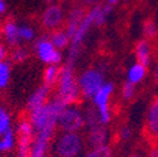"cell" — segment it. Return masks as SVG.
Instances as JSON below:
<instances>
[{
	"label": "cell",
	"mask_w": 158,
	"mask_h": 157,
	"mask_svg": "<svg viewBox=\"0 0 158 157\" xmlns=\"http://www.w3.org/2000/svg\"><path fill=\"white\" fill-rule=\"evenodd\" d=\"M64 107L65 104L54 97L50 98L44 106L29 111L28 118L35 129V134H40L53 140L58 128L59 116Z\"/></svg>",
	"instance_id": "obj_1"
},
{
	"label": "cell",
	"mask_w": 158,
	"mask_h": 157,
	"mask_svg": "<svg viewBox=\"0 0 158 157\" xmlns=\"http://www.w3.org/2000/svg\"><path fill=\"white\" fill-rule=\"evenodd\" d=\"M55 98H58L65 106L77 104L82 98L81 88L78 83V77L75 75L74 67L69 64H64L60 67V75L56 83Z\"/></svg>",
	"instance_id": "obj_2"
},
{
	"label": "cell",
	"mask_w": 158,
	"mask_h": 157,
	"mask_svg": "<svg viewBox=\"0 0 158 157\" xmlns=\"http://www.w3.org/2000/svg\"><path fill=\"white\" fill-rule=\"evenodd\" d=\"M85 146V140L81 132H60L52 145L55 157H78Z\"/></svg>",
	"instance_id": "obj_3"
},
{
	"label": "cell",
	"mask_w": 158,
	"mask_h": 157,
	"mask_svg": "<svg viewBox=\"0 0 158 157\" xmlns=\"http://www.w3.org/2000/svg\"><path fill=\"white\" fill-rule=\"evenodd\" d=\"M106 70L99 67L88 68L83 70L78 77V83L81 88L82 98L84 100H92L95 92L106 83Z\"/></svg>",
	"instance_id": "obj_4"
},
{
	"label": "cell",
	"mask_w": 158,
	"mask_h": 157,
	"mask_svg": "<svg viewBox=\"0 0 158 157\" xmlns=\"http://www.w3.org/2000/svg\"><path fill=\"white\" fill-rule=\"evenodd\" d=\"M115 86L113 82H106L92 97V104L98 111L101 123L107 126L112 121V109H110V98L114 93Z\"/></svg>",
	"instance_id": "obj_5"
},
{
	"label": "cell",
	"mask_w": 158,
	"mask_h": 157,
	"mask_svg": "<svg viewBox=\"0 0 158 157\" xmlns=\"http://www.w3.org/2000/svg\"><path fill=\"white\" fill-rule=\"evenodd\" d=\"M85 127L84 112L78 104L65 106L59 116L58 128L60 132H81Z\"/></svg>",
	"instance_id": "obj_6"
},
{
	"label": "cell",
	"mask_w": 158,
	"mask_h": 157,
	"mask_svg": "<svg viewBox=\"0 0 158 157\" xmlns=\"http://www.w3.org/2000/svg\"><path fill=\"white\" fill-rule=\"evenodd\" d=\"M34 52L39 61L43 62L44 64H55L59 66L63 61V54L62 50L56 49L53 43L50 42L49 35H44L38 38L34 43Z\"/></svg>",
	"instance_id": "obj_7"
},
{
	"label": "cell",
	"mask_w": 158,
	"mask_h": 157,
	"mask_svg": "<svg viewBox=\"0 0 158 157\" xmlns=\"http://www.w3.org/2000/svg\"><path fill=\"white\" fill-rule=\"evenodd\" d=\"M35 137V129L29 118H23L16 127V157H29L31 143Z\"/></svg>",
	"instance_id": "obj_8"
},
{
	"label": "cell",
	"mask_w": 158,
	"mask_h": 157,
	"mask_svg": "<svg viewBox=\"0 0 158 157\" xmlns=\"http://www.w3.org/2000/svg\"><path fill=\"white\" fill-rule=\"evenodd\" d=\"M65 22V13L62 5L59 4H50L45 8L42 15V25L47 30H55L60 29Z\"/></svg>",
	"instance_id": "obj_9"
},
{
	"label": "cell",
	"mask_w": 158,
	"mask_h": 157,
	"mask_svg": "<svg viewBox=\"0 0 158 157\" xmlns=\"http://www.w3.org/2000/svg\"><path fill=\"white\" fill-rule=\"evenodd\" d=\"M144 131L151 138H158V95L154 97V100L148 107L144 122Z\"/></svg>",
	"instance_id": "obj_10"
},
{
	"label": "cell",
	"mask_w": 158,
	"mask_h": 157,
	"mask_svg": "<svg viewBox=\"0 0 158 157\" xmlns=\"http://www.w3.org/2000/svg\"><path fill=\"white\" fill-rule=\"evenodd\" d=\"M88 10L85 9L84 5H75L73 6L69 13H68V16H67V20H65V32L68 33V35L72 36L75 34L78 27L81 25V23L83 22V19L85 18Z\"/></svg>",
	"instance_id": "obj_11"
},
{
	"label": "cell",
	"mask_w": 158,
	"mask_h": 157,
	"mask_svg": "<svg viewBox=\"0 0 158 157\" xmlns=\"http://www.w3.org/2000/svg\"><path fill=\"white\" fill-rule=\"evenodd\" d=\"M108 140H109V132L107 127L103 125L88 129L85 136V142L89 146V148L108 145Z\"/></svg>",
	"instance_id": "obj_12"
},
{
	"label": "cell",
	"mask_w": 158,
	"mask_h": 157,
	"mask_svg": "<svg viewBox=\"0 0 158 157\" xmlns=\"http://www.w3.org/2000/svg\"><path fill=\"white\" fill-rule=\"evenodd\" d=\"M50 87L43 84L40 87H38L28 98V102H27V109L28 111H33L35 108H39L44 106L49 100H50Z\"/></svg>",
	"instance_id": "obj_13"
},
{
	"label": "cell",
	"mask_w": 158,
	"mask_h": 157,
	"mask_svg": "<svg viewBox=\"0 0 158 157\" xmlns=\"http://www.w3.org/2000/svg\"><path fill=\"white\" fill-rule=\"evenodd\" d=\"M134 55L138 63H141L142 66L148 68L152 63V55H153L151 42L147 40V39H142V40L138 42L134 47Z\"/></svg>",
	"instance_id": "obj_14"
},
{
	"label": "cell",
	"mask_w": 158,
	"mask_h": 157,
	"mask_svg": "<svg viewBox=\"0 0 158 157\" xmlns=\"http://www.w3.org/2000/svg\"><path fill=\"white\" fill-rule=\"evenodd\" d=\"M2 30H3V39L9 47L15 48L18 45H20L22 40H20V35H19V24L18 23H15L13 20H8L2 27Z\"/></svg>",
	"instance_id": "obj_15"
},
{
	"label": "cell",
	"mask_w": 158,
	"mask_h": 157,
	"mask_svg": "<svg viewBox=\"0 0 158 157\" xmlns=\"http://www.w3.org/2000/svg\"><path fill=\"white\" fill-rule=\"evenodd\" d=\"M147 67L142 66L141 63L135 62L134 64H132L128 70H127V74H126V81L129 82V83H133V84H139L141 82L144 81V78L147 77Z\"/></svg>",
	"instance_id": "obj_16"
},
{
	"label": "cell",
	"mask_w": 158,
	"mask_h": 157,
	"mask_svg": "<svg viewBox=\"0 0 158 157\" xmlns=\"http://www.w3.org/2000/svg\"><path fill=\"white\" fill-rule=\"evenodd\" d=\"M49 39H50V42L53 43V45L59 50L67 49L69 47V44H70V36L68 35L65 29H62V28L50 32Z\"/></svg>",
	"instance_id": "obj_17"
},
{
	"label": "cell",
	"mask_w": 158,
	"mask_h": 157,
	"mask_svg": "<svg viewBox=\"0 0 158 157\" xmlns=\"http://www.w3.org/2000/svg\"><path fill=\"white\" fill-rule=\"evenodd\" d=\"M59 75H60V67L55 66V64L47 66L43 72V84H45L50 88L53 86H56V83L59 81Z\"/></svg>",
	"instance_id": "obj_18"
},
{
	"label": "cell",
	"mask_w": 158,
	"mask_h": 157,
	"mask_svg": "<svg viewBox=\"0 0 158 157\" xmlns=\"http://www.w3.org/2000/svg\"><path fill=\"white\" fill-rule=\"evenodd\" d=\"M83 112H84V122H85L87 129H90V128H94V127H98L102 125L98 111L95 109V107L93 104L88 106Z\"/></svg>",
	"instance_id": "obj_19"
},
{
	"label": "cell",
	"mask_w": 158,
	"mask_h": 157,
	"mask_svg": "<svg viewBox=\"0 0 158 157\" xmlns=\"http://www.w3.org/2000/svg\"><path fill=\"white\" fill-rule=\"evenodd\" d=\"M16 145V134L14 131H9L0 136V153H8L10 152Z\"/></svg>",
	"instance_id": "obj_20"
},
{
	"label": "cell",
	"mask_w": 158,
	"mask_h": 157,
	"mask_svg": "<svg viewBox=\"0 0 158 157\" xmlns=\"http://www.w3.org/2000/svg\"><path fill=\"white\" fill-rule=\"evenodd\" d=\"M142 33H143L144 39H147L149 42L154 40L158 36V27L153 19H146L143 23V27H142Z\"/></svg>",
	"instance_id": "obj_21"
},
{
	"label": "cell",
	"mask_w": 158,
	"mask_h": 157,
	"mask_svg": "<svg viewBox=\"0 0 158 157\" xmlns=\"http://www.w3.org/2000/svg\"><path fill=\"white\" fill-rule=\"evenodd\" d=\"M83 157H113V150L109 145L92 147L84 153Z\"/></svg>",
	"instance_id": "obj_22"
},
{
	"label": "cell",
	"mask_w": 158,
	"mask_h": 157,
	"mask_svg": "<svg viewBox=\"0 0 158 157\" xmlns=\"http://www.w3.org/2000/svg\"><path fill=\"white\" fill-rule=\"evenodd\" d=\"M11 75V67L8 61H0V89L8 87Z\"/></svg>",
	"instance_id": "obj_23"
},
{
	"label": "cell",
	"mask_w": 158,
	"mask_h": 157,
	"mask_svg": "<svg viewBox=\"0 0 158 157\" xmlns=\"http://www.w3.org/2000/svg\"><path fill=\"white\" fill-rule=\"evenodd\" d=\"M11 129V116L9 111L4 107H0V136Z\"/></svg>",
	"instance_id": "obj_24"
},
{
	"label": "cell",
	"mask_w": 158,
	"mask_h": 157,
	"mask_svg": "<svg viewBox=\"0 0 158 157\" xmlns=\"http://www.w3.org/2000/svg\"><path fill=\"white\" fill-rule=\"evenodd\" d=\"M28 55H29V52L27 48H24L22 45H18V47L13 48V50L10 52V59L14 63H23L27 61Z\"/></svg>",
	"instance_id": "obj_25"
},
{
	"label": "cell",
	"mask_w": 158,
	"mask_h": 157,
	"mask_svg": "<svg viewBox=\"0 0 158 157\" xmlns=\"http://www.w3.org/2000/svg\"><path fill=\"white\" fill-rule=\"evenodd\" d=\"M19 35H20V40L24 43H30L35 38V30L33 27L28 24L19 25Z\"/></svg>",
	"instance_id": "obj_26"
},
{
	"label": "cell",
	"mask_w": 158,
	"mask_h": 157,
	"mask_svg": "<svg viewBox=\"0 0 158 157\" xmlns=\"http://www.w3.org/2000/svg\"><path fill=\"white\" fill-rule=\"evenodd\" d=\"M121 95L124 101H131L134 98L135 95V84L133 83H129V82H124L122 84V88H121Z\"/></svg>",
	"instance_id": "obj_27"
},
{
	"label": "cell",
	"mask_w": 158,
	"mask_h": 157,
	"mask_svg": "<svg viewBox=\"0 0 158 157\" xmlns=\"http://www.w3.org/2000/svg\"><path fill=\"white\" fill-rule=\"evenodd\" d=\"M132 136H133V131L128 125H124L118 129V138H119L121 141H123V142L131 140Z\"/></svg>",
	"instance_id": "obj_28"
},
{
	"label": "cell",
	"mask_w": 158,
	"mask_h": 157,
	"mask_svg": "<svg viewBox=\"0 0 158 157\" xmlns=\"http://www.w3.org/2000/svg\"><path fill=\"white\" fill-rule=\"evenodd\" d=\"M9 55H10V53H9L6 45L3 44V43H0V61H6V58Z\"/></svg>",
	"instance_id": "obj_29"
},
{
	"label": "cell",
	"mask_w": 158,
	"mask_h": 157,
	"mask_svg": "<svg viewBox=\"0 0 158 157\" xmlns=\"http://www.w3.org/2000/svg\"><path fill=\"white\" fill-rule=\"evenodd\" d=\"M81 3L82 5H84L85 8H93L95 5H99L102 3V0H81Z\"/></svg>",
	"instance_id": "obj_30"
},
{
	"label": "cell",
	"mask_w": 158,
	"mask_h": 157,
	"mask_svg": "<svg viewBox=\"0 0 158 157\" xmlns=\"http://www.w3.org/2000/svg\"><path fill=\"white\" fill-rule=\"evenodd\" d=\"M147 157H158V146L151 147V150L148 151V156Z\"/></svg>",
	"instance_id": "obj_31"
},
{
	"label": "cell",
	"mask_w": 158,
	"mask_h": 157,
	"mask_svg": "<svg viewBox=\"0 0 158 157\" xmlns=\"http://www.w3.org/2000/svg\"><path fill=\"white\" fill-rule=\"evenodd\" d=\"M119 2H121V0H106V4L109 5V6H112V8H114L115 5L119 4Z\"/></svg>",
	"instance_id": "obj_32"
},
{
	"label": "cell",
	"mask_w": 158,
	"mask_h": 157,
	"mask_svg": "<svg viewBox=\"0 0 158 157\" xmlns=\"http://www.w3.org/2000/svg\"><path fill=\"white\" fill-rule=\"evenodd\" d=\"M153 77H154L156 83L158 84V62H157L156 66H154V69H153Z\"/></svg>",
	"instance_id": "obj_33"
},
{
	"label": "cell",
	"mask_w": 158,
	"mask_h": 157,
	"mask_svg": "<svg viewBox=\"0 0 158 157\" xmlns=\"http://www.w3.org/2000/svg\"><path fill=\"white\" fill-rule=\"evenodd\" d=\"M5 8H6V5L4 3V0H0V15L5 11Z\"/></svg>",
	"instance_id": "obj_34"
},
{
	"label": "cell",
	"mask_w": 158,
	"mask_h": 157,
	"mask_svg": "<svg viewBox=\"0 0 158 157\" xmlns=\"http://www.w3.org/2000/svg\"><path fill=\"white\" fill-rule=\"evenodd\" d=\"M128 157H141L139 155H137V153H132L131 156H128Z\"/></svg>",
	"instance_id": "obj_35"
},
{
	"label": "cell",
	"mask_w": 158,
	"mask_h": 157,
	"mask_svg": "<svg viewBox=\"0 0 158 157\" xmlns=\"http://www.w3.org/2000/svg\"><path fill=\"white\" fill-rule=\"evenodd\" d=\"M3 38V30H2V28H0V39Z\"/></svg>",
	"instance_id": "obj_36"
},
{
	"label": "cell",
	"mask_w": 158,
	"mask_h": 157,
	"mask_svg": "<svg viewBox=\"0 0 158 157\" xmlns=\"http://www.w3.org/2000/svg\"><path fill=\"white\" fill-rule=\"evenodd\" d=\"M45 2H47V3H53L54 0H45Z\"/></svg>",
	"instance_id": "obj_37"
},
{
	"label": "cell",
	"mask_w": 158,
	"mask_h": 157,
	"mask_svg": "<svg viewBox=\"0 0 158 157\" xmlns=\"http://www.w3.org/2000/svg\"><path fill=\"white\" fill-rule=\"evenodd\" d=\"M141 2H144V0H141Z\"/></svg>",
	"instance_id": "obj_38"
}]
</instances>
